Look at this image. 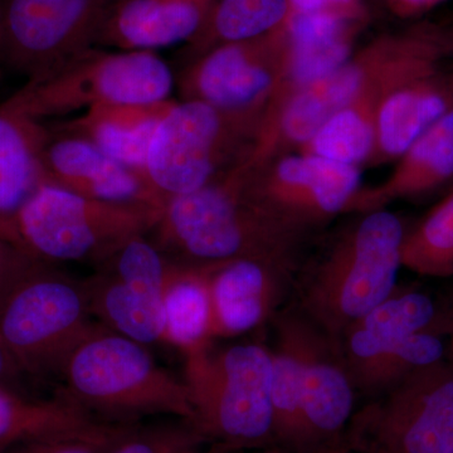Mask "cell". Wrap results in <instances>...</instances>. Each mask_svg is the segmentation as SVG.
Masks as SVG:
<instances>
[{"instance_id": "1", "label": "cell", "mask_w": 453, "mask_h": 453, "mask_svg": "<svg viewBox=\"0 0 453 453\" xmlns=\"http://www.w3.org/2000/svg\"><path fill=\"white\" fill-rule=\"evenodd\" d=\"M247 169L235 164L210 184L164 204L154 242L178 264L251 258L296 268L309 232L252 201Z\"/></svg>"}, {"instance_id": "2", "label": "cell", "mask_w": 453, "mask_h": 453, "mask_svg": "<svg viewBox=\"0 0 453 453\" xmlns=\"http://www.w3.org/2000/svg\"><path fill=\"white\" fill-rule=\"evenodd\" d=\"M58 380L62 395L104 421L195 419L186 381L157 365L146 345L100 323L73 349Z\"/></svg>"}, {"instance_id": "3", "label": "cell", "mask_w": 453, "mask_h": 453, "mask_svg": "<svg viewBox=\"0 0 453 453\" xmlns=\"http://www.w3.org/2000/svg\"><path fill=\"white\" fill-rule=\"evenodd\" d=\"M404 234L401 219L388 211L362 214L306 277L301 314L339 342L395 291Z\"/></svg>"}, {"instance_id": "4", "label": "cell", "mask_w": 453, "mask_h": 453, "mask_svg": "<svg viewBox=\"0 0 453 453\" xmlns=\"http://www.w3.org/2000/svg\"><path fill=\"white\" fill-rule=\"evenodd\" d=\"M195 419L208 442L232 452L277 447L271 349L249 342L183 354Z\"/></svg>"}, {"instance_id": "5", "label": "cell", "mask_w": 453, "mask_h": 453, "mask_svg": "<svg viewBox=\"0 0 453 453\" xmlns=\"http://www.w3.org/2000/svg\"><path fill=\"white\" fill-rule=\"evenodd\" d=\"M162 210L88 198L43 181L18 216V247L47 265L97 266L127 241L150 234Z\"/></svg>"}, {"instance_id": "6", "label": "cell", "mask_w": 453, "mask_h": 453, "mask_svg": "<svg viewBox=\"0 0 453 453\" xmlns=\"http://www.w3.org/2000/svg\"><path fill=\"white\" fill-rule=\"evenodd\" d=\"M261 122L173 100L149 144L142 177L165 204L207 186L249 154Z\"/></svg>"}, {"instance_id": "7", "label": "cell", "mask_w": 453, "mask_h": 453, "mask_svg": "<svg viewBox=\"0 0 453 453\" xmlns=\"http://www.w3.org/2000/svg\"><path fill=\"white\" fill-rule=\"evenodd\" d=\"M175 86L169 65L150 50L92 47L13 95L41 121L116 104L170 100Z\"/></svg>"}, {"instance_id": "8", "label": "cell", "mask_w": 453, "mask_h": 453, "mask_svg": "<svg viewBox=\"0 0 453 453\" xmlns=\"http://www.w3.org/2000/svg\"><path fill=\"white\" fill-rule=\"evenodd\" d=\"M92 318L83 281L44 265L0 310V342L23 374L59 380L73 349L97 326Z\"/></svg>"}, {"instance_id": "9", "label": "cell", "mask_w": 453, "mask_h": 453, "mask_svg": "<svg viewBox=\"0 0 453 453\" xmlns=\"http://www.w3.org/2000/svg\"><path fill=\"white\" fill-rule=\"evenodd\" d=\"M357 453H453V357L419 369L353 414Z\"/></svg>"}, {"instance_id": "10", "label": "cell", "mask_w": 453, "mask_h": 453, "mask_svg": "<svg viewBox=\"0 0 453 453\" xmlns=\"http://www.w3.org/2000/svg\"><path fill=\"white\" fill-rule=\"evenodd\" d=\"M116 0H0V59L28 79H42L98 35Z\"/></svg>"}, {"instance_id": "11", "label": "cell", "mask_w": 453, "mask_h": 453, "mask_svg": "<svg viewBox=\"0 0 453 453\" xmlns=\"http://www.w3.org/2000/svg\"><path fill=\"white\" fill-rule=\"evenodd\" d=\"M288 57L286 22L259 37L219 44L196 56L183 71L179 79L181 100L199 101L261 122L281 82Z\"/></svg>"}, {"instance_id": "12", "label": "cell", "mask_w": 453, "mask_h": 453, "mask_svg": "<svg viewBox=\"0 0 453 453\" xmlns=\"http://www.w3.org/2000/svg\"><path fill=\"white\" fill-rule=\"evenodd\" d=\"M172 261L148 235L127 241L83 280L89 310L140 344L164 342V291Z\"/></svg>"}, {"instance_id": "13", "label": "cell", "mask_w": 453, "mask_h": 453, "mask_svg": "<svg viewBox=\"0 0 453 453\" xmlns=\"http://www.w3.org/2000/svg\"><path fill=\"white\" fill-rule=\"evenodd\" d=\"M359 188L360 168L318 155L286 154L258 172L247 168L250 198L308 232L345 213Z\"/></svg>"}, {"instance_id": "14", "label": "cell", "mask_w": 453, "mask_h": 453, "mask_svg": "<svg viewBox=\"0 0 453 453\" xmlns=\"http://www.w3.org/2000/svg\"><path fill=\"white\" fill-rule=\"evenodd\" d=\"M202 266L210 292L213 342L246 335L273 321L297 271L251 258Z\"/></svg>"}, {"instance_id": "15", "label": "cell", "mask_w": 453, "mask_h": 453, "mask_svg": "<svg viewBox=\"0 0 453 453\" xmlns=\"http://www.w3.org/2000/svg\"><path fill=\"white\" fill-rule=\"evenodd\" d=\"M305 318L301 428L303 453H321L344 440L353 418L357 389L339 342Z\"/></svg>"}, {"instance_id": "16", "label": "cell", "mask_w": 453, "mask_h": 453, "mask_svg": "<svg viewBox=\"0 0 453 453\" xmlns=\"http://www.w3.org/2000/svg\"><path fill=\"white\" fill-rule=\"evenodd\" d=\"M42 172L47 183L88 198L164 207L140 173L116 162L88 140L64 131H50L42 153Z\"/></svg>"}, {"instance_id": "17", "label": "cell", "mask_w": 453, "mask_h": 453, "mask_svg": "<svg viewBox=\"0 0 453 453\" xmlns=\"http://www.w3.org/2000/svg\"><path fill=\"white\" fill-rule=\"evenodd\" d=\"M365 20V8L288 14V65L279 88H306L335 73L353 55Z\"/></svg>"}, {"instance_id": "18", "label": "cell", "mask_w": 453, "mask_h": 453, "mask_svg": "<svg viewBox=\"0 0 453 453\" xmlns=\"http://www.w3.org/2000/svg\"><path fill=\"white\" fill-rule=\"evenodd\" d=\"M50 133L16 97L0 105V238L17 247L18 216L44 181L42 153Z\"/></svg>"}, {"instance_id": "19", "label": "cell", "mask_w": 453, "mask_h": 453, "mask_svg": "<svg viewBox=\"0 0 453 453\" xmlns=\"http://www.w3.org/2000/svg\"><path fill=\"white\" fill-rule=\"evenodd\" d=\"M213 0H116L96 47L150 50L190 42L201 32Z\"/></svg>"}, {"instance_id": "20", "label": "cell", "mask_w": 453, "mask_h": 453, "mask_svg": "<svg viewBox=\"0 0 453 453\" xmlns=\"http://www.w3.org/2000/svg\"><path fill=\"white\" fill-rule=\"evenodd\" d=\"M453 109V74L441 68L399 86L381 101L375 116L374 148L366 165L395 162Z\"/></svg>"}, {"instance_id": "21", "label": "cell", "mask_w": 453, "mask_h": 453, "mask_svg": "<svg viewBox=\"0 0 453 453\" xmlns=\"http://www.w3.org/2000/svg\"><path fill=\"white\" fill-rule=\"evenodd\" d=\"M452 178L453 109L404 151L386 180L372 187H360L345 213L386 210L393 202L426 195Z\"/></svg>"}, {"instance_id": "22", "label": "cell", "mask_w": 453, "mask_h": 453, "mask_svg": "<svg viewBox=\"0 0 453 453\" xmlns=\"http://www.w3.org/2000/svg\"><path fill=\"white\" fill-rule=\"evenodd\" d=\"M442 335L427 332L380 342L350 329L339 340V347L357 393L375 398L419 369L445 359Z\"/></svg>"}, {"instance_id": "23", "label": "cell", "mask_w": 453, "mask_h": 453, "mask_svg": "<svg viewBox=\"0 0 453 453\" xmlns=\"http://www.w3.org/2000/svg\"><path fill=\"white\" fill-rule=\"evenodd\" d=\"M172 101L92 107L57 130L88 140L116 162L142 175L149 144Z\"/></svg>"}, {"instance_id": "24", "label": "cell", "mask_w": 453, "mask_h": 453, "mask_svg": "<svg viewBox=\"0 0 453 453\" xmlns=\"http://www.w3.org/2000/svg\"><path fill=\"white\" fill-rule=\"evenodd\" d=\"M275 347L271 348V398L277 449L288 453H303L301 428V377H303V323L297 311H280Z\"/></svg>"}, {"instance_id": "25", "label": "cell", "mask_w": 453, "mask_h": 453, "mask_svg": "<svg viewBox=\"0 0 453 453\" xmlns=\"http://www.w3.org/2000/svg\"><path fill=\"white\" fill-rule=\"evenodd\" d=\"M105 422L61 392L52 399H31L17 390L0 388V443L3 445L81 434Z\"/></svg>"}, {"instance_id": "26", "label": "cell", "mask_w": 453, "mask_h": 453, "mask_svg": "<svg viewBox=\"0 0 453 453\" xmlns=\"http://www.w3.org/2000/svg\"><path fill=\"white\" fill-rule=\"evenodd\" d=\"M164 342L181 354L213 344L210 292L202 265H170L164 291Z\"/></svg>"}, {"instance_id": "27", "label": "cell", "mask_w": 453, "mask_h": 453, "mask_svg": "<svg viewBox=\"0 0 453 453\" xmlns=\"http://www.w3.org/2000/svg\"><path fill=\"white\" fill-rule=\"evenodd\" d=\"M288 17V0H213L204 26L189 44L198 56L219 44L266 35Z\"/></svg>"}, {"instance_id": "28", "label": "cell", "mask_w": 453, "mask_h": 453, "mask_svg": "<svg viewBox=\"0 0 453 453\" xmlns=\"http://www.w3.org/2000/svg\"><path fill=\"white\" fill-rule=\"evenodd\" d=\"M350 329L380 342H395L427 332L446 334L445 312L426 292L396 286Z\"/></svg>"}, {"instance_id": "29", "label": "cell", "mask_w": 453, "mask_h": 453, "mask_svg": "<svg viewBox=\"0 0 453 453\" xmlns=\"http://www.w3.org/2000/svg\"><path fill=\"white\" fill-rule=\"evenodd\" d=\"M402 267L421 276L453 277V190L405 232Z\"/></svg>"}, {"instance_id": "30", "label": "cell", "mask_w": 453, "mask_h": 453, "mask_svg": "<svg viewBox=\"0 0 453 453\" xmlns=\"http://www.w3.org/2000/svg\"><path fill=\"white\" fill-rule=\"evenodd\" d=\"M208 441L184 419L139 425L109 453H196Z\"/></svg>"}, {"instance_id": "31", "label": "cell", "mask_w": 453, "mask_h": 453, "mask_svg": "<svg viewBox=\"0 0 453 453\" xmlns=\"http://www.w3.org/2000/svg\"><path fill=\"white\" fill-rule=\"evenodd\" d=\"M139 423L105 422L100 427L81 434L18 443L12 446L7 453H109Z\"/></svg>"}, {"instance_id": "32", "label": "cell", "mask_w": 453, "mask_h": 453, "mask_svg": "<svg viewBox=\"0 0 453 453\" xmlns=\"http://www.w3.org/2000/svg\"><path fill=\"white\" fill-rule=\"evenodd\" d=\"M44 265L47 264L0 238V310L18 286Z\"/></svg>"}, {"instance_id": "33", "label": "cell", "mask_w": 453, "mask_h": 453, "mask_svg": "<svg viewBox=\"0 0 453 453\" xmlns=\"http://www.w3.org/2000/svg\"><path fill=\"white\" fill-rule=\"evenodd\" d=\"M23 377L25 374L0 342V388L16 390Z\"/></svg>"}, {"instance_id": "34", "label": "cell", "mask_w": 453, "mask_h": 453, "mask_svg": "<svg viewBox=\"0 0 453 453\" xmlns=\"http://www.w3.org/2000/svg\"><path fill=\"white\" fill-rule=\"evenodd\" d=\"M387 2L396 16L408 18L426 13L445 0H387Z\"/></svg>"}, {"instance_id": "35", "label": "cell", "mask_w": 453, "mask_h": 453, "mask_svg": "<svg viewBox=\"0 0 453 453\" xmlns=\"http://www.w3.org/2000/svg\"><path fill=\"white\" fill-rule=\"evenodd\" d=\"M288 14L312 13L324 9L348 7L356 0H288Z\"/></svg>"}, {"instance_id": "36", "label": "cell", "mask_w": 453, "mask_h": 453, "mask_svg": "<svg viewBox=\"0 0 453 453\" xmlns=\"http://www.w3.org/2000/svg\"><path fill=\"white\" fill-rule=\"evenodd\" d=\"M446 335L449 336V348L453 357V296L449 308L445 310Z\"/></svg>"}, {"instance_id": "37", "label": "cell", "mask_w": 453, "mask_h": 453, "mask_svg": "<svg viewBox=\"0 0 453 453\" xmlns=\"http://www.w3.org/2000/svg\"><path fill=\"white\" fill-rule=\"evenodd\" d=\"M443 47L447 56L453 55V27L451 29L442 31Z\"/></svg>"}, {"instance_id": "38", "label": "cell", "mask_w": 453, "mask_h": 453, "mask_svg": "<svg viewBox=\"0 0 453 453\" xmlns=\"http://www.w3.org/2000/svg\"><path fill=\"white\" fill-rule=\"evenodd\" d=\"M321 453H351V449L350 447L348 446V443L345 442V440H342V442L329 447V449H325V451Z\"/></svg>"}, {"instance_id": "39", "label": "cell", "mask_w": 453, "mask_h": 453, "mask_svg": "<svg viewBox=\"0 0 453 453\" xmlns=\"http://www.w3.org/2000/svg\"><path fill=\"white\" fill-rule=\"evenodd\" d=\"M231 449H226V447H223L220 445H213L211 447V449H202V451L196 452V453H231Z\"/></svg>"}, {"instance_id": "40", "label": "cell", "mask_w": 453, "mask_h": 453, "mask_svg": "<svg viewBox=\"0 0 453 453\" xmlns=\"http://www.w3.org/2000/svg\"><path fill=\"white\" fill-rule=\"evenodd\" d=\"M265 453H288V452L282 451L281 449H277V447H273V449H268V451H266Z\"/></svg>"}, {"instance_id": "41", "label": "cell", "mask_w": 453, "mask_h": 453, "mask_svg": "<svg viewBox=\"0 0 453 453\" xmlns=\"http://www.w3.org/2000/svg\"><path fill=\"white\" fill-rule=\"evenodd\" d=\"M12 446L3 445L0 443V453H7L8 449H11Z\"/></svg>"}]
</instances>
